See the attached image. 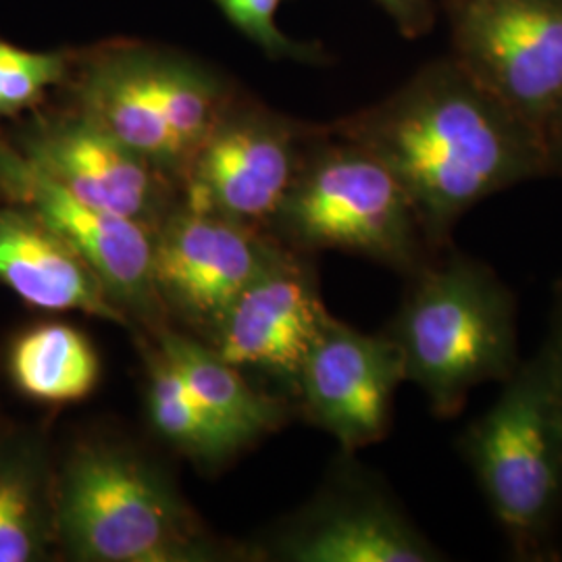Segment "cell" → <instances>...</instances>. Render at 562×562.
<instances>
[{"instance_id":"cell-14","label":"cell","mask_w":562,"mask_h":562,"mask_svg":"<svg viewBox=\"0 0 562 562\" xmlns=\"http://www.w3.org/2000/svg\"><path fill=\"white\" fill-rule=\"evenodd\" d=\"M329 317L313 267L288 248L229 306L211 341L225 361L261 369L296 396L304 359Z\"/></svg>"},{"instance_id":"cell-16","label":"cell","mask_w":562,"mask_h":562,"mask_svg":"<svg viewBox=\"0 0 562 562\" xmlns=\"http://www.w3.org/2000/svg\"><path fill=\"white\" fill-rule=\"evenodd\" d=\"M59 552L57 467L38 431H0V562Z\"/></svg>"},{"instance_id":"cell-19","label":"cell","mask_w":562,"mask_h":562,"mask_svg":"<svg viewBox=\"0 0 562 562\" xmlns=\"http://www.w3.org/2000/svg\"><path fill=\"white\" fill-rule=\"evenodd\" d=\"M148 355V413L162 440L204 464L238 452L246 442L192 394L161 348Z\"/></svg>"},{"instance_id":"cell-24","label":"cell","mask_w":562,"mask_h":562,"mask_svg":"<svg viewBox=\"0 0 562 562\" xmlns=\"http://www.w3.org/2000/svg\"><path fill=\"white\" fill-rule=\"evenodd\" d=\"M557 325H559V331H561V341H562V313H559V319H557ZM561 406H562V375H561Z\"/></svg>"},{"instance_id":"cell-20","label":"cell","mask_w":562,"mask_h":562,"mask_svg":"<svg viewBox=\"0 0 562 562\" xmlns=\"http://www.w3.org/2000/svg\"><path fill=\"white\" fill-rule=\"evenodd\" d=\"M74 50H30L0 38V117H15L38 106L46 94L69 80Z\"/></svg>"},{"instance_id":"cell-25","label":"cell","mask_w":562,"mask_h":562,"mask_svg":"<svg viewBox=\"0 0 562 562\" xmlns=\"http://www.w3.org/2000/svg\"><path fill=\"white\" fill-rule=\"evenodd\" d=\"M561 294H562V288H561ZM559 311H561V313H562V299H561V308H559Z\"/></svg>"},{"instance_id":"cell-5","label":"cell","mask_w":562,"mask_h":562,"mask_svg":"<svg viewBox=\"0 0 562 562\" xmlns=\"http://www.w3.org/2000/svg\"><path fill=\"white\" fill-rule=\"evenodd\" d=\"M57 543L80 562H201L220 554L162 469L106 440L78 443L57 467Z\"/></svg>"},{"instance_id":"cell-18","label":"cell","mask_w":562,"mask_h":562,"mask_svg":"<svg viewBox=\"0 0 562 562\" xmlns=\"http://www.w3.org/2000/svg\"><path fill=\"white\" fill-rule=\"evenodd\" d=\"M11 378L34 401L63 404L88 396L99 382V357L69 325H41L13 344Z\"/></svg>"},{"instance_id":"cell-1","label":"cell","mask_w":562,"mask_h":562,"mask_svg":"<svg viewBox=\"0 0 562 562\" xmlns=\"http://www.w3.org/2000/svg\"><path fill=\"white\" fill-rule=\"evenodd\" d=\"M401 181L434 252L480 202L548 176L542 136L450 55L383 101L331 125Z\"/></svg>"},{"instance_id":"cell-21","label":"cell","mask_w":562,"mask_h":562,"mask_svg":"<svg viewBox=\"0 0 562 562\" xmlns=\"http://www.w3.org/2000/svg\"><path fill=\"white\" fill-rule=\"evenodd\" d=\"M225 20L229 21L241 36L255 42L271 59L322 63L323 48L290 41L278 25V15L283 0H215Z\"/></svg>"},{"instance_id":"cell-17","label":"cell","mask_w":562,"mask_h":562,"mask_svg":"<svg viewBox=\"0 0 562 562\" xmlns=\"http://www.w3.org/2000/svg\"><path fill=\"white\" fill-rule=\"evenodd\" d=\"M155 331L157 346L176 364L192 394L244 442H252L285 422V406L257 392L244 380L240 367L225 361L213 346L209 348L165 325Z\"/></svg>"},{"instance_id":"cell-8","label":"cell","mask_w":562,"mask_h":562,"mask_svg":"<svg viewBox=\"0 0 562 562\" xmlns=\"http://www.w3.org/2000/svg\"><path fill=\"white\" fill-rule=\"evenodd\" d=\"M319 127L236 97L181 180V201L259 227L280 211Z\"/></svg>"},{"instance_id":"cell-22","label":"cell","mask_w":562,"mask_h":562,"mask_svg":"<svg viewBox=\"0 0 562 562\" xmlns=\"http://www.w3.org/2000/svg\"><path fill=\"white\" fill-rule=\"evenodd\" d=\"M383 13L394 21L404 38L417 41L427 36L436 25V7L431 0H373Z\"/></svg>"},{"instance_id":"cell-7","label":"cell","mask_w":562,"mask_h":562,"mask_svg":"<svg viewBox=\"0 0 562 562\" xmlns=\"http://www.w3.org/2000/svg\"><path fill=\"white\" fill-rule=\"evenodd\" d=\"M450 57L542 136L562 102V0H443Z\"/></svg>"},{"instance_id":"cell-6","label":"cell","mask_w":562,"mask_h":562,"mask_svg":"<svg viewBox=\"0 0 562 562\" xmlns=\"http://www.w3.org/2000/svg\"><path fill=\"white\" fill-rule=\"evenodd\" d=\"M271 225L299 252L341 250L406 278L438 257L396 176L331 125L308 142Z\"/></svg>"},{"instance_id":"cell-12","label":"cell","mask_w":562,"mask_h":562,"mask_svg":"<svg viewBox=\"0 0 562 562\" xmlns=\"http://www.w3.org/2000/svg\"><path fill=\"white\" fill-rule=\"evenodd\" d=\"M13 144L76 199L148 227L176 206V183L71 104L36 115Z\"/></svg>"},{"instance_id":"cell-13","label":"cell","mask_w":562,"mask_h":562,"mask_svg":"<svg viewBox=\"0 0 562 562\" xmlns=\"http://www.w3.org/2000/svg\"><path fill=\"white\" fill-rule=\"evenodd\" d=\"M404 382L401 348L387 334L369 336L329 317L304 359L296 398L306 422L352 454L387 434Z\"/></svg>"},{"instance_id":"cell-11","label":"cell","mask_w":562,"mask_h":562,"mask_svg":"<svg viewBox=\"0 0 562 562\" xmlns=\"http://www.w3.org/2000/svg\"><path fill=\"white\" fill-rule=\"evenodd\" d=\"M267 554L290 562H440L431 542L392 494L341 462L319 494L283 522Z\"/></svg>"},{"instance_id":"cell-4","label":"cell","mask_w":562,"mask_h":562,"mask_svg":"<svg viewBox=\"0 0 562 562\" xmlns=\"http://www.w3.org/2000/svg\"><path fill=\"white\" fill-rule=\"evenodd\" d=\"M562 341L559 325L519 362L498 401L469 423L461 457L503 527L515 557L552 554L562 506Z\"/></svg>"},{"instance_id":"cell-2","label":"cell","mask_w":562,"mask_h":562,"mask_svg":"<svg viewBox=\"0 0 562 562\" xmlns=\"http://www.w3.org/2000/svg\"><path fill=\"white\" fill-rule=\"evenodd\" d=\"M71 106L159 169L178 188L202 142L236 99L206 63L140 41H109L76 50Z\"/></svg>"},{"instance_id":"cell-9","label":"cell","mask_w":562,"mask_h":562,"mask_svg":"<svg viewBox=\"0 0 562 562\" xmlns=\"http://www.w3.org/2000/svg\"><path fill=\"white\" fill-rule=\"evenodd\" d=\"M288 248L261 238L259 227L181 201L153 234V283L165 311L211 338L241 292Z\"/></svg>"},{"instance_id":"cell-23","label":"cell","mask_w":562,"mask_h":562,"mask_svg":"<svg viewBox=\"0 0 562 562\" xmlns=\"http://www.w3.org/2000/svg\"><path fill=\"white\" fill-rule=\"evenodd\" d=\"M543 153L548 176L562 178V102L542 130Z\"/></svg>"},{"instance_id":"cell-3","label":"cell","mask_w":562,"mask_h":562,"mask_svg":"<svg viewBox=\"0 0 562 562\" xmlns=\"http://www.w3.org/2000/svg\"><path fill=\"white\" fill-rule=\"evenodd\" d=\"M387 336L436 417L459 415L471 390L519 367L515 296L485 262L452 246L408 278Z\"/></svg>"},{"instance_id":"cell-10","label":"cell","mask_w":562,"mask_h":562,"mask_svg":"<svg viewBox=\"0 0 562 562\" xmlns=\"http://www.w3.org/2000/svg\"><path fill=\"white\" fill-rule=\"evenodd\" d=\"M0 196L36 215L69 241L101 278L111 301L138 322L161 325L153 283V232L76 199L0 134Z\"/></svg>"},{"instance_id":"cell-15","label":"cell","mask_w":562,"mask_h":562,"mask_svg":"<svg viewBox=\"0 0 562 562\" xmlns=\"http://www.w3.org/2000/svg\"><path fill=\"white\" fill-rule=\"evenodd\" d=\"M0 283L36 308L78 311L117 325L130 322L69 241L7 201L0 204Z\"/></svg>"}]
</instances>
